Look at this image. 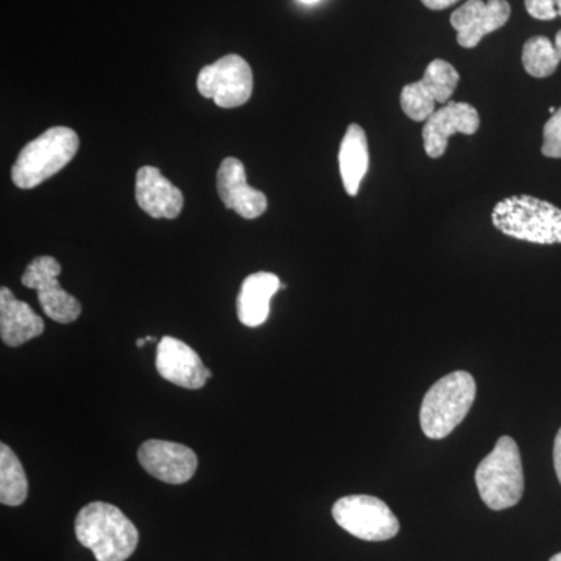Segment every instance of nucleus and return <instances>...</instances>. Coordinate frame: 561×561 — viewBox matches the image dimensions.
<instances>
[{"label": "nucleus", "mask_w": 561, "mask_h": 561, "mask_svg": "<svg viewBox=\"0 0 561 561\" xmlns=\"http://www.w3.org/2000/svg\"><path fill=\"white\" fill-rule=\"evenodd\" d=\"M76 535L98 561H125L138 548L139 531L116 505L95 501L84 505L76 519Z\"/></svg>", "instance_id": "nucleus-1"}, {"label": "nucleus", "mask_w": 561, "mask_h": 561, "mask_svg": "<svg viewBox=\"0 0 561 561\" xmlns=\"http://www.w3.org/2000/svg\"><path fill=\"white\" fill-rule=\"evenodd\" d=\"M80 139L69 127H51L28 142L11 168V180L20 190H35L62 171L79 151Z\"/></svg>", "instance_id": "nucleus-2"}, {"label": "nucleus", "mask_w": 561, "mask_h": 561, "mask_svg": "<svg viewBox=\"0 0 561 561\" xmlns=\"http://www.w3.org/2000/svg\"><path fill=\"white\" fill-rule=\"evenodd\" d=\"M491 220L508 238L540 245L561 243V209L530 195L504 198L494 206Z\"/></svg>", "instance_id": "nucleus-3"}, {"label": "nucleus", "mask_w": 561, "mask_h": 561, "mask_svg": "<svg viewBox=\"0 0 561 561\" xmlns=\"http://www.w3.org/2000/svg\"><path fill=\"white\" fill-rule=\"evenodd\" d=\"M476 381L467 371H454L434 383L421 404V430L442 440L465 420L476 400Z\"/></svg>", "instance_id": "nucleus-4"}, {"label": "nucleus", "mask_w": 561, "mask_h": 561, "mask_svg": "<svg viewBox=\"0 0 561 561\" xmlns=\"http://www.w3.org/2000/svg\"><path fill=\"white\" fill-rule=\"evenodd\" d=\"M476 485L486 507L505 511L515 507L524 493V471L518 445L508 435L497 440L493 451L479 463Z\"/></svg>", "instance_id": "nucleus-5"}, {"label": "nucleus", "mask_w": 561, "mask_h": 561, "mask_svg": "<svg viewBox=\"0 0 561 561\" xmlns=\"http://www.w3.org/2000/svg\"><path fill=\"white\" fill-rule=\"evenodd\" d=\"M332 516L343 530L364 541H387L397 537L400 522L386 502L367 494L341 497Z\"/></svg>", "instance_id": "nucleus-6"}, {"label": "nucleus", "mask_w": 561, "mask_h": 561, "mask_svg": "<svg viewBox=\"0 0 561 561\" xmlns=\"http://www.w3.org/2000/svg\"><path fill=\"white\" fill-rule=\"evenodd\" d=\"M197 88L203 98L213 99L220 108H238L250 101L253 72L242 57L227 55L201 70Z\"/></svg>", "instance_id": "nucleus-7"}, {"label": "nucleus", "mask_w": 561, "mask_h": 561, "mask_svg": "<svg viewBox=\"0 0 561 561\" xmlns=\"http://www.w3.org/2000/svg\"><path fill=\"white\" fill-rule=\"evenodd\" d=\"M60 262L51 256L35 257L22 275V286L36 290L41 308L49 319L69 324L81 316V305L73 295L62 289L58 276Z\"/></svg>", "instance_id": "nucleus-8"}, {"label": "nucleus", "mask_w": 561, "mask_h": 561, "mask_svg": "<svg viewBox=\"0 0 561 561\" xmlns=\"http://www.w3.org/2000/svg\"><path fill=\"white\" fill-rule=\"evenodd\" d=\"M138 459L150 476L171 485L190 482L198 467L197 456L191 448L165 440L142 443Z\"/></svg>", "instance_id": "nucleus-9"}, {"label": "nucleus", "mask_w": 561, "mask_h": 561, "mask_svg": "<svg viewBox=\"0 0 561 561\" xmlns=\"http://www.w3.org/2000/svg\"><path fill=\"white\" fill-rule=\"evenodd\" d=\"M507 0H468L451 14V25L457 32V43L465 49H474L483 36L500 31L511 20Z\"/></svg>", "instance_id": "nucleus-10"}, {"label": "nucleus", "mask_w": 561, "mask_h": 561, "mask_svg": "<svg viewBox=\"0 0 561 561\" xmlns=\"http://www.w3.org/2000/svg\"><path fill=\"white\" fill-rule=\"evenodd\" d=\"M157 370L165 381L190 390L202 389L213 378L197 351L171 335H165L158 343Z\"/></svg>", "instance_id": "nucleus-11"}, {"label": "nucleus", "mask_w": 561, "mask_h": 561, "mask_svg": "<svg viewBox=\"0 0 561 561\" xmlns=\"http://www.w3.org/2000/svg\"><path fill=\"white\" fill-rule=\"evenodd\" d=\"M481 127L478 110L470 103L448 102L442 110L435 111L423 128L424 150L427 157L437 158L448 149V139L457 133L474 135Z\"/></svg>", "instance_id": "nucleus-12"}, {"label": "nucleus", "mask_w": 561, "mask_h": 561, "mask_svg": "<svg viewBox=\"0 0 561 561\" xmlns=\"http://www.w3.org/2000/svg\"><path fill=\"white\" fill-rule=\"evenodd\" d=\"M217 192L225 208L236 210L243 219H257L267 210V197L264 192L250 186L245 168L238 158L221 161L217 171Z\"/></svg>", "instance_id": "nucleus-13"}, {"label": "nucleus", "mask_w": 561, "mask_h": 561, "mask_svg": "<svg viewBox=\"0 0 561 561\" xmlns=\"http://www.w3.org/2000/svg\"><path fill=\"white\" fill-rule=\"evenodd\" d=\"M135 195L139 208L153 219H176L183 210V192L151 165H144L136 173Z\"/></svg>", "instance_id": "nucleus-14"}, {"label": "nucleus", "mask_w": 561, "mask_h": 561, "mask_svg": "<svg viewBox=\"0 0 561 561\" xmlns=\"http://www.w3.org/2000/svg\"><path fill=\"white\" fill-rule=\"evenodd\" d=\"M46 327L27 302L18 300L9 287L0 289V337L7 346L18 348L43 334Z\"/></svg>", "instance_id": "nucleus-15"}, {"label": "nucleus", "mask_w": 561, "mask_h": 561, "mask_svg": "<svg viewBox=\"0 0 561 561\" xmlns=\"http://www.w3.org/2000/svg\"><path fill=\"white\" fill-rule=\"evenodd\" d=\"M283 287L278 276L271 272H257L243 279L238 297V317L242 324L257 328L271 316L273 295Z\"/></svg>", "instance_id": "nucleus-16"}, {"label": "nucleus", "mask_w": 561, "mask_h": 561, "mask_svg": "<svg viewBox=\"0 0 561 561\" xmlns=\"http://www.w3.org/2000/svg\"><path fill=\"white\" fill-rule=\"evenodd\" d=\"M370 154H368V140L364 128L351 124L341 144L339 151V165L346 194L356 197L359 194L360 183L367 175Z\"/></svg>", "instance_id": "nucleus-17"}, {"label": "nucleus", "mask_w": 561, "mask_h": 561, "mask_svg": "<svg viewBox=\"0 0 561 561\" xmlns=\"http://www.w3.org/2000/svg\"><path fill=\"white\" fill-rule=\"evenodd\" d=\"M28 496V481L16 454L5 443L0 445V502L20 507Z\"/></svg>", "instance_id": "nucleus-18"}, {"label": "nucleus", "mask_w": 561, "mask_h": 561, "mask_svg": "<svg viewBox=\"0 0 561 561\" xmlns=\"http://www.w3.org/2000/svg\"><path fill=\"white\" fill-rule=\"evenodd\" d=\"M561 57L556 49V44L546 36H534L524 44L523 65L531 77L545 79L552 76L559 68Z\"/></svg>", "instance_id": "nucleus-19"}, {"label": "nucleus", "mask_w": 561, "mask_h": 561, "mask_svg": "<svg viewBox=\"0 0 561 561\" xmlns=\"http://www.w3.org/2000/svg\"><path fill=\"white\" fill-rule=\"evenodd\" d=\"M421 81L426 84L435 101L446 103L453 98L454 91L459 84L460 76L451 62L434 60L427 66Z\"/></svg>", "instance_id": "nucleus-20"}, {"label": "nucleus", "mask_w": 561, "mask_h": 561, "mask_svg": "<svg viewBox=\"0 0 561 561\" xmlns=\"http://www.w3.org/2000/svg\"><path fill=\"white\" fill-rule=\"evenodd\" d=\"M435 99L423 81L405 84L401 92V108L415 122H426L435 113Z\"/></svg>", "instance_id": "nucleus-21"}, {"label": "nucleus", "mask_w": 561, "mask_h": 561, "mask_svg": "<svg viewBox=\"0 0 561 561\" xmlns=\"http://www.w3.org/2000/svg\"><path fill=\"white\" fill-rule=\"evenodd\" d=\"M542 142L541 151L545 157L561 158V108L557 110L556 114H552L551 119L546 122L545 130H542Z\"/></svg>", "instance_id": "nucleus-22"}, {"label": "nucleus", "mask_w": 561, "mask_h": 561, "mask_svg": "<svg viewBox=\"0 0 561 561\" xmlns=\"http://www.w3.org/2000/svg\"><path fill=\"white\" fill-rule=\"evenodd\" d=\"M527 13L535 20L551 21L557 18L556 0H524Z\"/></svg>", "instance_id": "nucleus-23"}, {"label": "nucleus", "mask_w": 561, "mask_h": 561, "mask_svg": "<svg viewBox=\"0 0 561 561\" xmlns=\"http://www.w3.org/2000/svg\"><path fill=\"white\" fill-rule=\"evenodd\" d=\"M553 467H556L557 478L561 483V430L557 434L556 443H553Z\"/></svg>", "instance_id": "nucleus-24"}, {"label": "nucleus", "mask_w": 561, "mask_h": 561, "mask_svg": "<svg viewBox=\"0 0 561 561\" xmlns=\"http://www.w3.org/2000/svg\"><path fill=\"white\" fill-rule=\"evenodd\" d=\"M421 2H423L430 10L440 11L449 9V7L459 2V0H421Z\"/></svg>", "instance_id": "nucleus-25"}, {"label": "nucleus", "mask_w": 561, "mask_h": 561, "mask_svg": "<svg viewBox=\"0 0 561 561\" xmlns=\"http://www.w3.org/2000/svg\"><path fill=\"white\" fill-rule=\"evenodd\" d=\"M556 49H557V51H559L560 57H561V31L559 33H557V36H556Z\"/></svg>", "instance_id": "nucleus-26"}, {"label": "nucleus", "mask_w": 561, "mask_h": 561, "mask_svg": "<svg viewBox=\"0 0 561 561\" xmlns=\"http://www.w3.org/2000/svg\"><path fill=\"white\" fill-rule=\"evenodd\" d=\"M146 343H147L146 337L138 339V341H136V346H138V348H142V346L146 345Z\"/></svg>", "instance_id": "nucleus-27"}, {"label": "nucleus", "mask_w": 561, "mask_h": 561, "mask_svg": "<svg viewBox=\"0 0 561 561\" xmlns=\"http://www.w3.org/2000/svg\"><path fill=\"white\" fill-rule=\"evenodd\" d=\"M557 11H559V14L561 16V0H556Z\"/></svg>", "instance_id": "nucleus-28"}, {"label": "nucleus", "mask_w": 561, "mask_h": 561, "mask_svg": "<svg viewBox=\"0 0 561 561\" xmlns=\"http://www.w3.org/2000/svg\"><path fill=\"white\" fill-rule=\"evenodd\" d=\"M549 561H561V552L557 553V556H553L552 559Z\"/></svg>", "instance_id": "nucleus-29"}, {"label": "nucleus", "mask_w": 561, "mask_h": 561, "mask_svg": "<svg viewBox=\"0 0 561 561\" xmlns=\"http://www.w3.org/2000/svg\"><path fill=\"white\" fill-rule=\"evenodd\" d=\"M302 3H316L319 2V0H301Z\"/></svg>", "instance_id": "nucleus-30"}, {"label": "nucleus", "mask_w": 561, "mask_h": 561, "mask_svg": "<svg viewBox=\"0 0 561 561\" xmlns=\"http://www.w3.org/2000/svg\"><path fill=\"white\" fill-rule=\"evenodd\" d=\"M549 113H551V114H556V113H557V110H556V108H553V106H551V108H549Z\"/></svg>", "instance_id": "nucleus-31"}]
</instances>
